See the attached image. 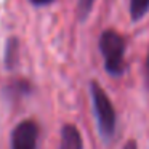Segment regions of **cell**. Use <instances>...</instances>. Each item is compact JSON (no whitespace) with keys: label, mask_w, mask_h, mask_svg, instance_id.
Instances as JSON below:
<instances>
[{"label":"cell","mask_w":149,"mask_h":149,"mask_svg":"<svg viewBox=\"0 0 149 149\" xmlns=\"http://www.w3.org/2000/svg\"><path fill=\"white\" fill-rule=\"evenodd\" d=\"M39 128L34 120H23L11 132V149H37Z\"/></svg>","instance_id":"3957f363"},{"label":"cell","mask_w":149,"mask_h":149,"mask_svg":"<svg viewBox=\"0 0 149 149\" xmlns=\"http://www.w3.org/2000/svg\"><path fill=\"white\" fill-rule=\"evenodd\" d=\"M59 149H84L82 135L77 127L64 125L61 128V146Z\"/></svg>","instance_id":"277c9868"},{"label":"cell","mask_w":149,"mask_h":149,"mask_svg":"<svg viewBox=\"0 0 149 149\" xmlns=\"http://www.w3.org/2000/svg\"><path fill=\"white\" fill-rule=\"evenodd\" d=\"M5 63L8 69H13L18 63V40L10 39L7 43V52H5Z\"/></svg>","instance_id":"8992f818"},{"label":"cell","mask_w":149,"mask_h":149,"mask_svg":"<svg viewBox=\"0 0 149 149\" xmlns=\"http://www.w3.org/2000/svg\"><path fill=\"white\" fill-rule=\"evenodd\" d=\"M32 3L36 5H45V3H50V2H53V0H31Z\"/></svg>","instance_id":"8fae6325"},{"label":"cell","mask_w":149,"mask_h":149,"mask_svg":"<svg viewBox=\"0 0 149 149\" xmlns=\"http://www.w3.org/2000/svg\"><path fill=\"white\" fill-rule=\"evenodd\" d=\"M90 91H91V100H93V107L95 114H96L98 127L103 136L109 138L116 130V111L111 103L109 96L103 87H100L98 82H91L90 84Z\"/></svg>","instance_id":"7a4b0ae2"},{"label":"cell","mask_w":149,"mask_h":149,"mask_svg":"<svg viewBox=\"0 0 149 149\" xmlns=\"http://www.w3.org/2000/svg\"><path fill=\"white\" fill-rule=\"evenodd\" d=\"M123 149H138V148H136V143L133 141V139H130V141H127V143H125Z\"/></svg>","instance_id":"30bf717a"},{"label":"cell","mask_w":149,"mask_h":149,"mask_svg":"<svg viewBox=\"0 0 149 149\" xmlns=\"http://www.w3.org/2000/svg\"><path fill=\"white\" fill-rule=\"evenodd\" d=\"M100 50L104 56V66L111 75H120L125 71V40L116 31H104L100 37Z\"/></svg>","instance_id":"6da1fadb"},{"label":"cell","mask_w":149,"mask_h":149,"mask_svg":"<svg viewBox=\"0 0 149 149\" xmlns=\"http://www.w3.org/2000/svg\"><path fill=\"white\" fill-rule=\"evenodd\" d=\"M144 79H146V87L149 90V52H148V58H146V69H144Z\"/></svg>","instance_id":"9c48e42d"},{"label":"cell","mask_w":149,"mask_h":149,"mask_svg":"<svg viewBox=\"0 0 149 149\" xmlns=\"http://www.w3.org/2000/svg\"><path fill=\"white\" fill-rule=\"evenodd\" d=\"M149 10V0H130V15L135 21L141 19Z\"/></svg>","instance_id":"5b68a950"},{"label":"cell","mask_w":149,"mask_h":149,"mask_svg":"<svg viewBox=\"0 0 149 149\" xmlns=\"http://www.w3.org/2000/svg\"><path fill=\"white\" fill-rule=\"evenodd\" d=\"M8 91H10L11 95H26V93H29V84H27L26 80L15 82V84L10 85Z\"/></svg>","instance_id":"ba28073f"},{"label":"cell","mask_w":149,"mask_h":149,"mask_svg":"<svg viewBox=\"0 0 149 149\" xmlns=\"http://www.w3.org/2000/svg\"><path fill=\"white\" fill-rule=\"evenodd\" d=\"M93 3H95V0H79L77 11H79V16H80V19H85V18L88 16V13L91 11Z\"/></svg>","instance_id":"52a82bcc"}]
</instances>
